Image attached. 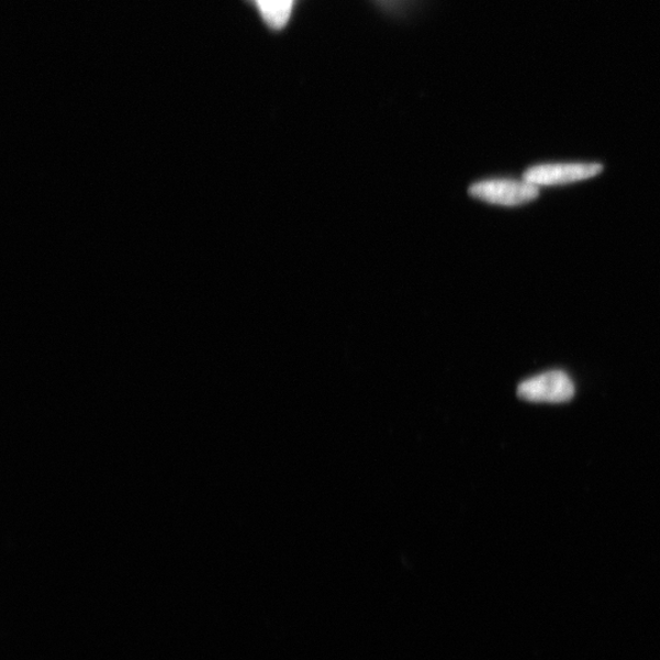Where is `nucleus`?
Wrapping results in <instances>:
<instances>
[{
	"label": "nucleus",
	"mask_w": 660,
	"mask_h": 660,
	"mask_svg": "<svg viewBox=\"0 0 660 660\" xmlns=\"http://www.w3.org/2000/svg\"><path fill=\"white\" fill-rule=\"evenodd\" d=\"M469 192L472 198L505 208H515L537 199L539 190L523 179H492L473 183Z\"/></svg>",
	"instance_id": "obj_1"
},
{
	"label": "nucleus",
	"mask_w": 660,
	"mask_h": 660,
	"mask_svg": "<svg viewBox=\"0 0 660 660\" xmlns=\"http://www.w3.org/2000/svg\"><path fill=\"white\" fill-rule=\"evenodd\" d=\"M518 396L534 403H564L575 393L570 377L561 371L546 372L523 382Z\"/></svg>",
	"instance_id": "obj_2"
},
{
	"label": "nucleus",
	"mask_w": 660,
	"mask_h": 660,
	"mask_svg": "<svg viewBox=\"0 0 660 660\" xmlns=\"http://www.w3.org/2000/svg\"><path fill=\"white\" fill-rule=\"evenodd\" d=\"M602 166L596 164L539 165L525 171L524 179L539 187L566 186L596 177Z\"/></svg>",
	"instance_id": "obj_3"
},
{
	"label": "nucleus",
	"mask_w": 660,
	"mask_h": 660,
	"mask_svg": "<svg viewBox=\"0 0 660 660\" xmlns=\"http://www.w3.org/2000/svg\"><path fill=\"white\" fill-rule=\"evenodd\" d=\"M265 23L273 30L283 29L291 16L294 0H253Z\"/></svg>",
	"instance_id": "obj_4"
}]
</instances>
